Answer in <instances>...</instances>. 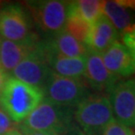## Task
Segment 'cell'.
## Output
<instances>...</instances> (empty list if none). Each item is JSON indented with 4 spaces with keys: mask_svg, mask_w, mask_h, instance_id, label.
Wrapping results in <instances>:
<instances>
[{
    "mask_svg": "<svg viewBox=\"0 0 135 135\" xmlns=\"http://www.w3.org/2000/svg\"><path fill=\"white\" fill-rule=\"evenodd\" d=\"M43 48L46 60L51 72L59 76L69 78H83L85 72V57H65L51 52L46 48L43 41H40Z\"/></svg>",
    "mask_w": 135,
    "mask_h": 135,
    "instance_id": "obj_12",
    "label": "cell"
},
{
    "mask_svg": "<svg viewBox=\"0 0 135 135\" xmlns=\"http://www.w3.org/2000/svg\"><path fill=\"white\" fill-rule=\"evenodd\" d=\"M74 120L86 135H100L114 120L109 97L102 93H90L74 108Z\"/></svg>",
    "mask_w": 135,
    "mask_h": 135,
    "instance_id": "obj_2",
    "label": "cell"
},
{
    "mask_svg": "<svg viewBox=\"0 0 135 135\" xmlns=\"http://www.w3.org/2000/svg\"><path fill=\"white\" fill-rule=\"evenodd\" d=\"M83 79L88 87L97 91L96 93L105 94L111 91L119 78L111 74L106 69L101 54L88 51L85 57V72Z\"/></svg>",
    "mask_w": 135,
    "mask_h": 135,
    "instance_id": "obj_9",
    "label": "cell"
},
{
    "mask_svg": "<svg viewBox=\"0 0 135 135\" xmlns=\"http://www.w3.org/2000/svg\"><path fill=\"white\" fill-rule=\"evenodd\" d=\"M124 45L130 54L132 61L135 66V26H132L127 31L122 33Z\"/></svg>",
    "mask_w": 135,
    "mask_h": 135,
    "instance_id": "obj_19",
    "label": "cell"
},
{
    "mask_svg": "<svg viewBox=\"0 0 135 135\" xmlns=\"http://www.w3.org/2000/svg\"><path fill=\"white\" fill-rule=\"evenodd\" d=\"M74 121V108L60 106L43 99L21 125L30 130L58 135Z\"/></svg>",
    "mask_w": 135,
    "mask_h": 135,
    "instance_id": "obj_3",
    "label": "cell"
},
{
    "mask_svg": "<svg viewBox=\"0 0 135 135\" xmlns=\"http://www.w3.org/2000/svg\"><path fill=\"white\" fill-rule=\"evenodd\" d=\"M44 99L41 88L7 77L0 92V108L14 122H22Z\"/></svg>",
    "mask_w": 135,
    "mask_h": 135,
    "instance_id": "obj_1",
    "label": "cell"
},
{
    "mask_svg": "<svg viewBox=\"0 0 135 135\" xmlns=\"http://www.w3.org/2000/svg\"><path fill=\"white\" fill-rule=\"evenodd\" d=\"M0 37L13 42L38 43L27 10L19 3H9L0 8Z\"/></svg>",
    "mask_w": 135,
    "mask_h": 135,
    "instance_id": "obj_4",
    "label": "cell"
},
{
    "mask_svg": "<svg viewBox=\"0 0 135 135\" xmlns=\"http://www.w3.org/2000/svg\"><path fill=\"white\" fill-rule=\"evenodd\" d=\"M100 135H135V132L130 127L114 119L102 130Z\"/></svg>",
    "mask_w": 135,
    "mask_h": 135,
    "instance_id": "obj_18",
    "label": "cell"
},
{
    "mask_svg": "<svg viewBox=\"0 0 135 135\" xmlns=\"http://www.w3.org/2000/svg\"><path fill=\"white\" fill-rule=\"evenodd\" d=\"M44 99L60 106L75 108L89 94L83 78H69L51 72L43 88Z\"/></svg>",
    "mask_w": 135,
    "mask_h": 135,
    "instance_id": "obj_6",
    "label": "cell"
},
{
    "mask_svg": "<svg viewBox=\"0 0 135 135\" xmlns=\"http://www.w3.org/2000/svg\"><path fill=\"white\" fill-rule=\"evenodd\" d=\"M64 30L78 41L85 43L90 30V24L82 19L79 15L70 11L67 7V19Z\"/></svg>",
    "mask_w": 135,
    "mask_h": 135,
    "instance_id": "obj_17",
    "label": "cell"
},
{
    "mask_svg": "<svg viewBox=\"0 0 135 135\" xmlns=\"http://www.w3.org/2000/svg\"><path fill=\"white\" fill-rule=\"evenodd\" d=\"M19 130L22 132L23 135H51L48 134V133H45V132H39V131H33V130H30L28 128L24 127L23 125L19 124Z\"/></svg>",
    "mask_w": 135,
    "mask_h": 135,
    "instance_id": "obj_21",
    "label": "cell"
},
{
    "mask_svg": "<svg viewBox=\"0 0 135 135\" xmlns=\"http://www.w3.org/2000/svg\"><path fill=\"white\" fill-rule=\"evenodd\" d=\"M0 68H1V63H0Z\"/></svg>",
    "mask_w": 135,
    "mask_h": 135,
    "instance_id": "obj_24",
    "label": "cell"
},
{
    "mask_svg": "<svg viewBox=\"0 0 135 135\" xmlns=\"http://www.w3.org/2000/svg\"><path fill=\"white\" fill-rule=\"evenodd\" d=\"M43 43L51 52L65 57H85L88 52L85 44L78 41L65 30L47 38Z\"/></svg>",
    "mask_w": 135,
    "mask_h": 135,
    "instance_id": "obj_13",
    "label": "cell"
},
{
    "mask_svg": "<svg viewBox=\"0 0 135 135\" xmlns=\"http://www.w3.org/2000/svg\"><path fill=\"white\" fill-rule=\"evenodd\" d=\"M11 129H13L12 120L0 108V135H7Z\"/></svg>",
    "mask_w": 135,
    "mask_h": 135,
    "instance_id": "obj_20",
    "label": "cell"
},
{
    "mask_svg": "<svg viewBox=\"0 0 135 135\" xmlns=\"http://www.w3.org/2000/svg\"><path fill=\"white\" fill-rule=\"evenodd\" d=\"M6 79H7L6 73H5V71L2 69V68H0V92H1L2 88H3V86H4Z\"/></svg>",
    "mask_w": 135,
    "mask_h": 135,
    "instance_id": "obj_22",
    "label": "cell"
},
{
    "mask_svg": "<svg viewBox=\"0 0 135 135\" xmlns=\"http://www.w3.org/2000/svg\"><path fill=\"white\" fill-rule=\"evenodd\" d=\"M24 5L34 25L49 37L64 30L68 2L60 0L27 1Z\"/></svg>",
    "mask_w": 135,
    "mask_h": 135,
    "instance_id": "obj_5",
    "label": "cell"
},
{
    "mask_svg": "<svg viewBox=\"0 0 135 135\" xmlns=\"http://www.w3.org/2000/svg\"><path fill=\"white\" fill-rule=\"evenodd\" d=\"M68 9L91 25L102 15V1L78 0L68 2Z\"/></svg>",
    "mask_w": 135,
    "mask_h": 135,
    "instance_id": "obj_16",
    "label": "cell"
},
{
    "mask_svg": "<svg viewBox=\"0 0 135 135\" xmlns=\"http://www.w3.org/2000/svg\"><path fill=\"white\" fill-rule=\"evenodd\" d=\"M7 135H23V134H22V132H21L19 129L13 128V129H11V130L8 132V134Z\"/></svg>",
    "mask_w": 135,
    "mask_h": 135,
    "instance_id": "obj_23",
    "label": "cell"
},
{
    "mask_svg": "<svg viewBox=\"0 0 135 135\" xmlns=\"http://www.w3.org/2000/svg\"><path fill=\"white\" fill-rule=\"evenodd\" d=\"M101 56L106 69L117 78L128 77L135 73V66L130 54L125 45L118 40L105 50Z\"/></svg>",
    "mask_w": 135,
    "mask_h": 135,
    "instance_id": "obj_11",
    "label": "cell"
},
{
    "mask_svg": "<svg viewBox=\"0 0 135 135\" xmlns=\"http://www.w3.org/2000/svg\"><path fill=\"white\" fill-rule=\"evenodd\" d=\"M130 8L124 1H102V14L108 18L117 31L122 33L134 24V16Z\"/></svg>",
    "mask_w": 135,
    "mask_h": 135,
    "instance_id": "obj_15",
    "label": "cell"
},
{
    "mask_svg": "<svg viewBox=\"0 0 135 135\" xmlns=\"http://www.w3.org/2000/svg\"><path fill=\"white\" fill-rule=\"evenodd\" d=\"M118 31L107 17L102 14L90 25V30L85 41L88 51L102 54L117 40Z\"/></svg>",
    "mask_w": 135,
    "mask_h": 135,
    "instance_id": "obj_10",
    "label": "cell"
},
{
    "mask_svg": "<svg viewBox=\"0 0 135 135\" xmlns=\"http://www.w3.org/2000/svg\"><path fill=\"white\" fill-rule=\"evenodd\" d=\"M37 44L13 42L0 37V63L4 71H13L36 48Z\"/></svg>",
    "mask_w": 135,
    "mask_h": 135,
    "instance_id": "obj_14",
    "label": "cell"
},
{
    "mask_svg": "<svg viewBox=\"0 0 135 135\" xmlns=\"http://www.w3.org/2000/svg\"><path fill=\"white\" fill-rule=\"evenodd\" d=\"M115 120L128 127H135V78L118 81L109 92Z\"/></svg>",
    "mask_w": 135,
    "mask_h": 135,
    "instance_id": "obj_8",
    "label": "cell"
},
{
    "mask_svg": "<svg viewBox=\"0 0 135 135\" xmlns=\"http://www.w3.org/2000/svg\"><path fill=\"white\" fill-rule=\"evenodd\" d=\"M12 74L13 77L20 81L43 90L51 70L47 64L46 55L40 41L36 48L13 69Z\"/></svg>",
    "mask_w": 135,
    "mask_h": 135,
    "instance_id": "obj_7",
    "label": "cell"
}]
</instances>
